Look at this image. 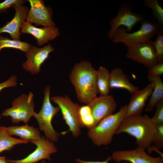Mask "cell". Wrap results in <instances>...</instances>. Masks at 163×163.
<instances>
[{"instance_id": "cell-1", "label": "cell", "mask_w": 163, "mask_h": 163, "mask_svg": "<svg viewBox=\"0 0 163 163\" xmlns=\"http://www.w3.org/2000/svg\"><path fill=\"white\" fill-rule=\"evenodd\" d=\"M97 70L87 61L75 64L72 69L69 78L80 103L88 104L97 97Z\"/></svg>"}, {"instance_id": "cell-2", "label": "cell", "mask_w": 163, "mask_h": 163, "mask_svg": "<svg viewBox=\"0 0 163 163\" xmlns=\"http://www.w3.org/2000/svg\"><path fill=\"white\" fill-rule=\"evenodd\" d=\"M155 127L148 115H135L125 118L116 134L127 133L135 139L138 146L149 149L152 144Z\"/></svg>"}, {"instance_id": "cell-3", "label": "cell", "mask_w": 163, "mask_h": 163, "mask_svg": "<svg viewBox=\"0 0 163 163\" xmlns=\"http://www.w3.org/2000/svg\"><path fill=\"white\" fill-rule=\"evenodd\" d=\"M127 105L105 117L97 125L89 129L88 135L96 145H107L112 142L113 137L120 124L125 118Z\"/></svg>"}, {"instance_id": "cell-4", "label": "cell", "mask_w": 163, "mask_h": 163, "mask_svg": "<svg viewBox=\"0 0 163 163\" xmlns=\"http://www.w3.org/2000/svg\"><path fill=\"white\" fill-rule=\"evenodd\" d=\"M159 27L153 21L144 20L141 22L139 29L133 33L128 32L123 27H119L111 40L113 43H122L127 47L151 40Z\"/></svg>"}, {"instance_id": "cell-5", "label": "cell", "mask_w": 163, "mask_h": 163, "mask_svg": "<svg viewBox=\"0 0 163 163\" xmlns=\"http://www.w3.org/2000/svg\"><path fill=\"white\" fill-rule=\"evenodd\" d=\"M50 92V86H46L43 90L44 96L41 108L38 113L35 112L33 116L38 122L40 130L44 132L46 139L55 142L58 141L59 134L54 129L52 121L60 109L58 106L54 107L51 104Z\"/></svg>"}, {"instance_id": "cell-6", "label": "cell", "mask_w": 163, "mask_h": 163, "mask_svg": "<svg viewBox=\"0 0 163 163\" xmlns=\"http://www.w3.org/2000/svg\"><path fill=\"white\" fill-rule=\"evenodd\" d=\"M34 97V94L31 92L27 95L22 94L14 100L12 107L4 110L1 115L10 117L13 123L22 121L27 124L35 113Z\"/></svg>"}, {"instance_id": "cell-7", "label": "cell", "mask_w": 163, "mask_h": 163, "mask_svg": "<svg viewBox=\"0 0 163 163\" xmlns=\"http://www.w3.org/2000/svg\"><path fill=\"white\" fill-rule=\"evenodd\" d=\"M50 100L59 107L69 130L74 137H77L80 134L81 128L84 127L79 114L80 106L73 102L68 95L55 96Z\"/></svg>"}, {"instance_id": "cell-8", "label": "cell", "mask_w": 163, "mask_h": 163, "mask_svg": "<svg viewBox=\"0 0 163 163\" xmlns=\"http://www.w3.org/2000/svg\"><path fill=\"white\" fill-rule=\"evenodd\" d=\"M132 7L127 3L123 4L120 6L117 16L109 22L110 28L108 34L109 38L112 39L119 27L124 26L128 32L130 33L138 23L144 20L143 16L132 12Z\"/></svg>"}, {"instance_id": "cell-9", "label": "cell", "mask_w": 163, "mask_h": 163, "mask_svg": "<svg viewBox=\"0 0 163 163\" xmlns=\"http://www.w3.org/2000/svg\"><path fill=\"white\" fill-rule=\"evenodd\" d=\"M151 40L127 47V58L148 68L158 62Z\"/></svg>"}, {"instance_id": "cell-10", "label": "cell", "mask_w": 163, "mask_h": 163, "mask_svg": "<svg viewBox=\"0 0 163 163\" xmlns=\"http://www.w3.org/2000/svg\"><path fill=\"white\" fill-rule=\"evenodd\" d=\"M30 8L27 14L26 21L37 26L56 27L53 21V11L50 7L45 5L43 0H27Z\"/></svg>"}, {"instance_id": "cell-11", "label": "cell", "mask_w": 163, "mask_h": 163, "mask_svg": "<svg viewBox=\"0 0 163 163\" xmlns=\"http://www.w3.org/2000/svg\"><path fill=\"white\" fill-rule=\"evenodd\" d=\"M145 149L139 146L133 149L115 151L110 156L111 160L119 163H163V157H154L148 154Z\"/></svg>"}, {"instance_id": "cell-12", "label": "cell", "mask_w": 163, "mask_h": 163, "mask_svg": "<svg viewBox=\"0 0 163 163\" xmlns=\"http://www.w3.org/2000/svg\"><path fill=\"white\" fill-rule=\"evenodd\" d=\"M54 51L50 43L41 48L31 45L25 53L27 60L23 63L22 68L33 75L38 74L40 71L41 65L48 57L50 53Z\"/></svg>"}, {"instance_id": "cell-13", "label": "cell", "mask_w": 163, "mask_h": 163, "mask_svg": "<svg viewBox=\"0 0 163 163\" xmlns=\"http://www.w3.org/2000/svg\"><path fill=\"white\" fill-rule=\"evenodd\" d=\"M29 142L35 145L36 149L26 158L19 160H7L11 163H36L41 160H51V155L57 152V147L53 142L42 136L39 139Z\"/></svg>"}, {"instance_id": "cell-14", "label": "cell", "mask_w": 163, "mask_h": 163, "mask_svg": "<svg viewBox=\"0 0 163 163\" xmlns=\"http://www.w3.org/2000/svg\"><path fill=\"white\" fill-rule=\"evenodd\" d=\"M88 105L91 108L96 125L104 118L113 113L117 107L114 98L109 95L97 97Z\"/></svg>"}, {"instance_id": "cell-15", "label": "cell", "mask_w": 163, "mask_h": 163, "mask_svg": "<svg viewBox=\"0 0 163 163\" xmlns=\"http://www.w3.org/2000/svg\"><path fill=\"white\" fill-rule=\"evenodd\" d=\"M21 33L33 36L37 40V44L41 46L55 39L59 34L58 28L56 27H46L39 28L25 21L22 24Z\"/></svg>"}, {"instance_id": "cell-16", "label": "cell", "mask_w": 163, "mask_h": 163, "mask_svg": "<svg viewBox=\"0 0 163 163\" xmlns=\"http://www.w3.org/2000/svg\"><path fill=\"white\" fill-rule=\"evenodd\" d=\"M15 14L13 18L6 24L0 28V34L7 33L11 39L20 40V30L24 22L26 21L29 8L22 5H16L14 7Z\"/></svg>"}, {"instance_id": "cell-17", "label": "cell", "mask_w": 163, "mask_h": 163, "mask_svg": "<svg viewBox=\"0 0 163 163\" xmlns=\"http://www.w3.org/2000/svg\"><path fill=\"white\" fill-rule=\"evenodd\" d=\"M154 87L153 82L140 90H137L131 94L129 104L127 105L125 118L141 114L145 103L150 96Z\"/></svg>"}, {"instance_id": "cell-18", "label": "cell", "mask_w": 163, "mask_h": 163, "mask_svg": "<svg viewBox=\"0 0 163 163\" xmlns=\"http://www.w3.org/2000/svg\"><path fill=\"white\" fill-rule=\"evenodd\" d=\"M110 89H125L131 94L138 89L130 82L122 69L119 68H115L110 72Z\"/></svg>"}, {"instance_id": "cell-19", "label": "cell", "mask_w": 163, "mask_h": 163, "mask_svg": "<svg viewBox=\"0 0 163 163\" xmlns=\"http://www.w3.org/2000/svg\"><path fill=\"white\" fill-rule=\"evenodd\" d=\"M5 128L6 132L10 136H18L20 139L28 142L30 140L38 139L41 137L37 129L27 124L11 126Z\"/></svg>"}, {"instance_id": "cell-20", "label": "cell", "mask_w": 163, "mask_h": 163, "mask_svg": "<svg viewBox=\"0 0 163 163\" xmlns=\"http://www.w3.org/2000/svg\"><path fill=\"white\" fill-rule=\"evenodd\" d=\"M148 78L154 84L149 101L145 108V111L149 112L153 111L158 103L163 100V83L159 76L148 75Z\"/></svg>"}, {"instance_id": "cell-21", "label": "cell", "mask_w": 163, "mask_h": 163, "mask_svg": "<svg viewBox=\"0 0 163 163\" xmlns=\"http://www.w3.org/2000/svg\"><path fill=\"white\" fill-rule=\"evenodd\" d=\"M110 72L106 68L100 66L97 70V86L98 93L100 96L109 95L110 89Z\"/></svg>"}, {"instance_id": "cell-22", "label": "cell", "mask_w": 163, "mask_h": 163, "mask_svg": "<svg viewBox=\"0 0 163 163\" xmlns=\"http://www.w3.org/2000/svg\"><path fill=\"white\" fill-rule=\"evenodd\" d=\"M28 141L12 137L6 130L5 127L0 126V153L3 151L11 150L15 145L26 144Z\"/></svg>"}, {"instance_id": "cell-23", "label": "cell", "mask_w": 163, "mask_h": 163, "mask_svg": "<svg viewBox=\"0 0 163 163\" xmlns=\"http://www.w3.org/2000/svg\"><path fill=\"white\" fill-rule=\"evenodd\" d=\"M30 44L20 40H15L0 35V53L4 48H12L26 52L30 47Z\"/></svg>"}, {"instance_id": "cell-24", "label": "cell", "mask_w": 163, "mask_h": 163, "mask_svg": "<svg viewBox=\"0 0 163 163\" xmlns=\"http://www.w3.org/2000/svg\"><path fill=\"white\" fill-rule=\"evenodd\" d=\"M80 119L83 126L90 129L96 126L94 118L88 104L80 106L79 110Z\"/></svg>"}, {"instance_id": "cell-25", "label": "cell", "mask_w": 163, "mask_h": 163, "mask_svg": "<svg viewBox=\"0 0 163 163\" xmlns=\"http://www.w3.org/2000/svg\"><path fill=\"white\" fill-rule=\"evenodd\" d=\"M144 4L152 11L154 18L158 21L160 26L163 27V9L158 0H145Z\"/></svg>"}, {"instance_id": "cell-26", "label": "cell", "mask_w": 163, "mask_h": 163, "mask_svg": "<svg viewBox=\"0 0 163 163\" xmlns=\"http://www.w3.org/2000/svg\"><path fill=\"white\" fill-rule=\"evenodd\" d=\"M153 46L158 62H163V27L160 26Z\"/></svg>"}, {"instance_id": "cell-27", "label": "cell", "mask_w": 163, "mask_h": 163, "mask_svg": "<svg viewBox=\"0 0 163 163\" xmlns=\"http://www.w3.org/2000/svg\"><path fill=\"white\" fill-rule=\"evenodd\" d=\"M152 144L158 149L163 148V124L155 125Z\"/></svg>"}, {"instance_id": "cell-28", "label": "cell", "mask_w": 163, "mask_h": 163, "mask_svg": "<svg viewBox=\"0 0 163 163\" xmlns=\"http://www.w3.org/2000/svg\"><path fill=\"white\" fill-rule=\"evenodd\" d=\"M155 107L156 111L153 116L151 118V121L155 125L163 124V100L160 101Z\"/></svg>"}, {"instance_id": "cell-29", "label": "cell", "mask_w": 163, "mask_h": 163, "mask_svg": "<svg viewBox=\"0 0 163 163\" xmlns=\"http://www.w3.org/2000/svg\"><path fill=\"white\" fill-rule=\"evenodd\" d=\"M26 1L23 0H5L0 3V13L6 12L8 9L18 5H23Z\"/></svg>"}, {"instance_id": "cell-30", "label": "cell", "mask_w": 163, "mask_h": 163, "mask_svg": "<svg viewBox=\"0 0 163 163\" xmlns=\"http://www.w3.org/2000/svg\"><path fill=\"white\" fill-rule=\"evenodd\" d=\"M148 75L159 76L163 74V62H158L149 68Z\"/></svg>"}, {"instance_id": "cell-31", "label": "cell", "mask_w": 163, "mask_h": 163, "mask_svg": "<svg viewBox=\"0 0 163 163\" xmlns=\"http://www.w3.org/2000/svg\"><path fill=\"white\" fill-rule=\"evenodd\" d=\"M17 80V76L13 75L7 80L0 83V92L5 88L16 86L18 84Z\"/></svg>"}, {"instance_id": "cell-32", "label": "cell", "mask_w": 163, "mask_h": 163, "mask_svg": "<svg viewBox=\"0 0 163 163\" xmlns=\"http://www.w3.org/2000/svg\"><path fill=\"white\" fill-rule=\"evenodd\" d=\"M111 160L110 156L107 158L104 161H87L84 160L80 158H77L75 159V161L78 163H109V161ZM123 163H128L126 162H123Z\"/></svg>"}, {"instance_id": "cell-33", "label": "cell", "mask_w": 163, "mask_h": 163, "mask_svg": "<svg viewBox=\"0 0 163 163\" xmlns=\"http://www.w3.org/2000/svg\"><path fill=\"white\" fill-rule=\"evenodd\" d=\"M7 160L4 156H0V163H7Z\"/></svg>"}, {"instance_id": "cell-34", "label": "cell", "mask_w": 163, "mask_h": 163, "mask_svg": "<svg viewBox=\"0 0 163 163\" xmlns=\"http://www.w3.org/2000/svg\"><path fill=\"white\" fill-rule=\"evenodd\" d=\"M40 163H46V161L45 160H43Z\"/></svg>"}, {"instance_id": "cell-35", "label": "cell", "mask_w": 163, "mask_h": 163, "mask_svg": "<svg viewBox=\"0 0 163 163\" xmlns=\"http://www.w3.org/2000/svg\"><path fill=\"white\" fill-rule=\"evenodd\" d=\"M1 118V115H0V119Z\"/></svg>"}]
</instances>
